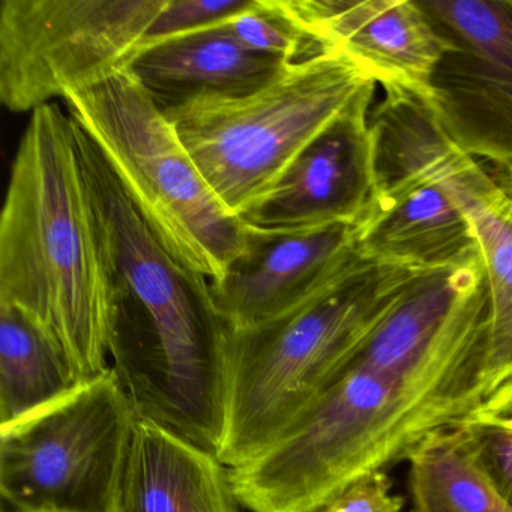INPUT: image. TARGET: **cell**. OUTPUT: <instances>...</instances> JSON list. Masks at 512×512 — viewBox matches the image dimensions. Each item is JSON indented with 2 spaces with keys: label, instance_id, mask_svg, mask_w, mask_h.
Wrapping results in <instances>:
<instances>
[{
  "label": "cell",
  "instance_id": "cell-8",
  "mask_svg": "<svg viewBox=\"0 0 512 512\" xmlns=\"http://www.w3.org/2000/svg\"><path fill=\"white\" fill-rule=\"evenodd\" d=\"M167 0H4L0 101L32 113L127 70Z\"/></svg>",
  "mask_w": 512,
  "mask_h": 512
},
{
  "label": "cell",
  "instance_id": "cell-21",
  "mask_svg": "<svg viewBox=\"0 0 512 512\" xmlns=\"http://www.w3.org/2000/svg\"><path fill=\"white\" fill-rule=\"evenodd\" d=\"M251 5L253 0H167L143 47L223 25Z\"/></svg>",
  "mask_w": 512,
  "mask_h": 512
},
{
  "label": "cell",
  "instance_id": "cell-22",
  "mask_svg": "<svg viewBox=\"0 0 512 512\" xmlns=\"http://www.w3.org/2000/svg\"><path fill=\"white\" fill-rule=\"evenodd\" d=\"M404 497L392 494L386 472L371 473L353 482L317 512H400Z\"/></svg>",
  "mask_w": 512,
  "mask_h": 512
},
{
  "label": "cell",
  "instance_id": "cell-20",
  "mask_svg": "<svg viewBox=\"0 0 512 512\" xmlns=\"http://www.w3.org/2000/svg\"><path fill=\"white\" fill-rule=\"evenodd\" d=\"M455 431L476 469L512 509V425L467 419Z\"/></svg>",
  "mask_w": 512,
  "mask_h": 512
},
{
  "label": "cell",
  "instance_id": "cell-9",
  "mask_svg": "<svg viewBox=\"0 0 512 512\" xmlns=\"http://www.w3.org/2000/svg\"><path fill=\"white\" fill-rule=\"evenodd\" d=\"M440 43L427 97L463 154L512 161V0H416Z\"/></svg>",
  "mask_w": 512,
  "mask_h": 512
},
{
  "label": "cell",
  "instance_id": "cell-13",
  "mask_svg": "<svg viewBox=\"0 0 512 512\" xmlns=\"http://www.w3.org/2000/svg\"><path fill=\"white\" fill-rule=\"evenodd\" d=\"M457 149L422 172L374 190L367 215L358 226L362 256L430 271L478 253L469 218L443 182L446 163Z\"/></svg>",
  "mask_w": 512,
  "mask_h": 512
},
{
  "label": "cell",
  "instance_id": "cell-1",
  "mask_svg": "<svg viewBox=\"0 0 512 512\" xmlns=\"http://www.w3.org/2000/svg\"><path fill=\"white\" fill-rule=\"evenodd\" d=\"M76 136L109 266L112 368L137 418L218 455L232 328L215 308L209 281L167 253L77 124Z\"/></svg>",
  "mask_w": 512,
  "mask_h": 512
},
{
  "label": "cell",
  "instance_id": "cell-15",
  "mask_svg": "<svg viewBox=\"0 0 512 512\" xmlns=\"http://www.w3.org/2000/svg\"><path fill=\"white\" fill-rule=\"evenodd\" d=\"M229 467L175 431L137 419L116 512H241Z\"/></svg>",
  "mask_w": 512,
  "mask_h": 512
},
{
  "label": "cell",
  "instance_id": "cell-2",
  "mask_svg": "<svg viewBox=\"0 0 512 512\" xmlns=\"http://www.w3.org/2000/svg\"><path fill=\"white\" fill-rule=\"evenodd\" d=\"M490 326L487 305L404 373L347 365L271 448L229 469L242 508L317 512L353 482L409 460L433 434L472 418L490 394Z\"/></svg>",
  "mask_w": 512,
  "mask_h": 512
},
{
  "label": "cell",
  "instance_id": "cell-10",
  "mask_svg": "<svg viewBox=\"0 0 512 512\" xmlns=\"http://www.w3.org/2000/svg\"><path fill=\"white\" fill-rule=\"evenodd\" d=\"M376 85L365 89L287 167L271 193L241 215L257 232H307L356 226L374 193L370 104Z\"/></svg>",
  "mask_w": 512,
  "mask_h": 512
},
{
  "label": "cell",
  "instance_id": "cell-19",
  "mask_svg": "<svg viewBox=\"0 0 512 512\" xmlns=\"http://www.w3.org/2000/svg\"><path fill=\"white\" fill-rule=\"evenodd\" d=\"M223 26L247 49L289 64L313 58L326 50L302 31L287 13L283 0H253L248 10L227 20Z\"/></svg>",
  "mask_w": 512,
  "mask_h": 512
},
{
  "label": "cell",
  "instance_id": "cell-7",
  "mask_svg": "<svg viewBox=\"0 0 512 512\" xmlns=\"http://www.w3.org/2000/svg\"><path fill=\"white\" fill-rule=\"evenodd\" d=\"M137 413L112 367L0 428V491L13 512H116Z\"/></svg>",
  "mask_w": 512,
  "mask_h": 512
},
{
  "label": "cell",
  "instance_id": "cell-11",
  "mask_svg": "<svg viewBox=\"0 0 512 512\" xmlns=\"http://www.w3.org/2000/svg\"><path fill=\"white\" fill-rule=\"evenodd\" d=\"M362 257L358 227L307 232L248 229L244 251L209 281L212 301L233 331L272 322L322 292Z\"/></svg>",
  "mask_w": 512,
  "mask_h": 512
},
{
  "label": "cell",
  "instance_id": "cell-16",
  "mask_svg": "<svg viewBox=\"0 0 512 512\" xmlns=\"http://www.w3.org/2000/svg\"><path fill=\"white\" fill-rule=\"evenodd\" d=\"M443 182L469 218L484 263L491 307L485 379L491 392L512 379V203L484 164L460 149L446 163Z\"/></svg>",
  "mask_w": 512,
  "mask_h": 512
},
{
  "label": "cell",
  "instance_id": "cell-23",
  "mask_svg": "<svg viewBox=\"0 0 512 512\" xmlns=\"http://www.w3.org/2000/svg\"><path fill=\"white\" fill-rule=\"evenodd\" d=\"M470 419L512 425V379L494 388Z\"/></svg>",
  "mask_w": 512,
  "mask_h": 512
},
{
  "label": "cell",
  "instance_id": "cell-3",
  "mask_svg": "<svg viewBox=\"0 0 512 512\" xmlns=\"http://www.w3.org/2000/svg\"><path fill=\"white\" fill-rule=\"evenodd\" d=\"M0 304L34 317L83 382L109 370L110 277L77 145L56 103L31 113L0 215Z\"/></svg>",
  "mask_w": 512,
  "mask_h": 512
},
{
  "label": "cell",
  "instance_id": "cell-18",
  "mask_svg": "<svg viewBox=\"0 0 512 512\" xmlns=\"http://www.w3.org/2000/svg\"><path fill=\"white\" fill-rule=\"evenodd\" d=\"M407 461L410 512H512L476 469L455 428L433 434Z\"/></svg>",
  "mask_w": 512,
  "mask_h": 512
},
{
  "label": "cell",
  "instance_id": "cell-4",
  "mask_svg": "<svg viewBox=\"0 0 512 512\" xmlns=\"http://www.w3.org/2000/svg\"><path fill=\"white\" fill-rule=\"evenodd\" d=\"M419 269L359 257L290 313L230 334L229 469L271 448L338 379Z\"/></svg>",
  "mask_w": 512,
  "mask_h": 512
},
{
  "label": "cell",
  "instance_id": "cell-14",
  "mask_svg": "<svg viewBox=\"0 0 512 512\" xmlns=\"http://www.w3.org/2000/svg\"><path fill=\"white\" fill-rule=\"evenodd\" d=\"M287 65L247 49L220 25L143 47L127 70L169 112L197 98L250 94Z\"/></svg>",
  "mask_w": 512,
  "mask_h": 512
},
{
  "label": "cell",
  "instance_id": "cell-17",
  "mask_svg": "<svg viewBox=\"0 0 512 512\" xmlns=\"http://www.w3.org/2000/svg\"><path fill=\"white\" fill-rule=\"evenodd\" d=\"M59 341L20 308L0 304V428L82 385Z\"/></svg>",
  "mask_w": 512,
  "mask_h": 512
},
{
  "label": "cell",
  "instance_id": "cell-5",
  "mask_svg": "<svg viewBox=\"0 0 512 512\" xmlns=\"http://www.w3.org/2000/svg\"><path fill=\"white\" fill-rule=\"evenodd\" d=\"M64 103L167 253L208 281L223 277L244 251L248 229L218 199L139 80L118 71Z\"/></svg>",
  "mask_w": 512,
  "mask_h": 512
},
{
  "label": "cell",
  "instance_id": "cell-6",
  "mask_svg": "<svg viewBox=\"0 0 512 512\" xmlns=\"http://www.w3.org/2000/svg\"><path fill=\"white\" fill-rule=\"evenodd\" d=\"M376 85L337 49L289 64L239 97H202L166 113L218 199L236 217L265 199L302 149Z\"/></svg>",
  "mask_w": 512,
  "mask_h": 512
},
{
  "label": "cell",
  "instance_id": "cell-12",
  "mask_svg": "<svg viewBox=\"0 0 512 512\" xmlns=\"http://www.w3.org/2000/svg\"><path fill=\"white\" fill-rule=\"evenodd\" d=\"M292 19L325 49L352 59L383 89L427 95L440 43L416 0H283Z\"/></svg>",
  "mask_w": 512,
  "mask_h": 512
}]
</instances>
